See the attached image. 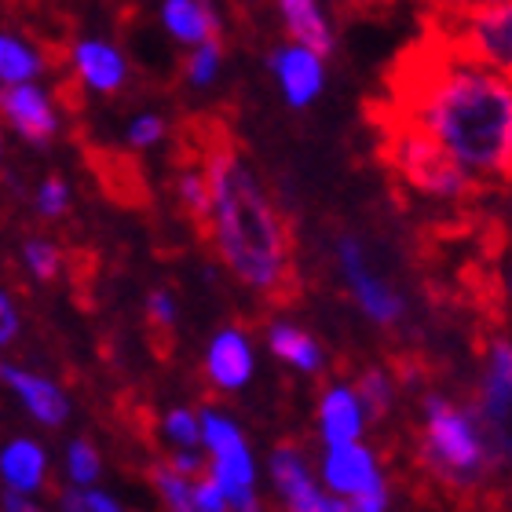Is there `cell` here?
Wrapping results in <instances>:
<instances>
[{
	"instance_id": "cell-1",
	"label": "cell",
	"mask_w": 512,
	"mask_h": 512,
	"mask_svg": "<svg viewBox=\"0 0 512 512\" xmlns=\"http://www.w3.org/2000/svg\"><path fill=\"white\" fill-rule=\"evenodd\" d=\"M388 88V114L414 121L476 180L505 176L512 154L509 77L454 52L432 30L392 66Z\"/></svg>"
},
{
	"instance_id": "cell-2",
	"label": "cell",
	"mask_w": 512,
	"mask_h": 512,
	"mask_svg": "<svg viewBox=\"0 0 512 512\" xmlns=\"http://www.w3.org/2000/svg\"><path fill=\"white\" fill-rule=\"evenodd\" d=\"M191 136L213 187V242L224 264L256 293L289 300L297 293L293 238L264 183L256 180L253 165L224 125H194Z\"/></svg>"
},
{
	"instance_id": "cell-3",
	"label": "cell",
	"mask_w": 512,
	"mask_h": 512,
	"mask_svg": "<svg viewBox=\"0 0 512 512\" xmlns=\"http://www.w3.org/2000/svg\"><path fill=\"white\" fill-rule=\"evenodd\" d=\"M377 132H381L384 161L414 191L428 194V198H443V202H454V198H465V194L476 191V176L461 161L450 158L447 150L439 147L428 132H421L414 121L384 114L377 121Z\"/></svg>"
},
{
	"instance_id": "cell-4",
	"label": "cell",
	"mask_w": 512,
	"mask_h": 512,
	"mask_svg": "<svg viewBox=\"0 0 512 512\" xmlns=\"http://www.w3.org/2000/svg\"><path fill=\"white\" fill-rule=\"evenodd\" d=\"M436 33L476 63L491 66L512 81V0L483 8H436Z\"/></svg>"
},
{
	"instance_id": "cell-5",
	"label": "cell",
	"mask_w": 512,
	"mask_h": 512,
	"mask_svg": "<svg viewBox=\"0 0 512 512\" xmlns=\"http://www.w3.org/2000/svg\"><path fill=\"white\" fill-rule=\"evenodd\" d=\"M202 432L205 443L213 447V476L224 487L227 502L235 505L238 512L253 509V465H249V450L242 443V436H238V428L220 414H205Z\"/></svg>"
},
{
	"instance_id": "cell-6",
	"label": "cell",
	"mask_w": 512,
	"mask_h": 512,
	"mask_svg": "<svg viewBox=\"0 0 512 512\" xmlns=\"http://www.w3.org/2000/svg\"><path fill=\"white\" fill-rule=\"evenodd\" d=\"M428 458L447 472H469L483 461V447L472 432L469 417L450 410L447 403H428Z\"/></svg>"
},
{
	"instance_id": "cell-7",
	"label": "cell",
	"mask_w": 512,
	"mask_h": 512,
	"mask_svg": "<svg viewBox=\"0 0 512 512\" xmlns=\"http://www.w3.org/2000/svg\"><path fill=\"white\" fill-rule=\"evenodd\" d=\"M0 110H4V121L11 125V132L33 147H48L63 118H59V103L48 88H41L37 81H26V85H4V96H0Z\"/></svg>"
},
{
	"instance_id": "cell-8",
	"label": "cell",
	"mask_w": 512,
	"mask_h": 512,
	"mask_svg": "<svg viewBox=\"0 0 512 512\" xmlns=\"http://www.w3.org/2000/svg\"><path fill=\"white\" fill-rule=\"evenodd\" d=\"M322 59L326 55L300 41H289L267 55V66H271V74L282 88V99L293 110L311 107L322 96V85H326V63Z\"/></svg>"
},
{
	"instance_id": "cell-9",
	"label": "cell",
	"mask_w": 512,
	"mask_h": 512,
	"mask_svg": "<svg viewBox=\"0 0 512 512\" xmlns=\"http://www.w3.org/2000/svg\"><path fill=\"white\" fill-rule=\"evenodd\" d=\"M70 70H74L77 85L96 92V96H114L128 81L125 55L110 41H99V37L74 41V48H70Z\"/></svg>"
},
{
	"instance_id": "cell-10",
	"label": "cell",
	"mask_w": 512,
	"mask_h": 512,
	"mask_svg": "<svg viewBox=\"0 0 512 512\" xmlns=\"http://www.w3.org/2000/svg\"><path fill=\"white\" fill-rule=\"evenodd\" d=\"M337 253H341L344 278H348V286H352L355 300L363 304L366 315H370L374 322H395L399 319V315H403V300L395 297L392 289L384 286L381 278L366 267V256H363V249H359V242L344 238Z\"/></svg>"
},
{
	"instance_id": "cell-11",
	"label": "cell",
	"mask_w": 512,
	"mask_h": 512,
	"mask_svg": "<svg viewBox=\"0 0 512 512\" xmlns=\"http://www.w3.org/2000/svg\"><path fill=\"white\" fill-rule=\"evenodd\" d=\"M161 26L183 48L220 37V15H216L213 0H165L161 4Z\"/></svg>"
},
{
	"instance_id": "cell-12",
	"label": "cell",
	"mask_w": 512,
	"mask_h": 512,
	"mask_svg": "<svg viewBox=\"0 0 512 512\" xmlns=\"http://www.w3.org/2000/svg\"><path fill=\"white\" fill-rule=\"evenodd\" d=\"M172 191H176V202L191 224L198 227V235L213 238V187H209V172H205L198 150L191 147V158L176 165V176H172Z\"/></svg>"
},
{
	"instance_id": "cell-13",
	"label": "cell",
	"mask_w": 512,
	"mask_h": 512,
	"mask_svg": "<svg viewBox=\"0 0 512 512\" xmlns=\"http://www.w3.org/2000/svg\"><path fill=\"white\" fill-rule=\"evenodd\" d=\"M326 480H330L333 491L344 494H366L381 487V476H377L374 458L366 454L363 447L352 443H330V458H326Z\"/></svg>"
},
{
	"instance_id": "cell-14",
	"label": "cell",
	"mask_w": 512,
	"mask_h": 512,
	"mask_svg": "<svg viewBox=\"0 0 512 512\" xmlns=\"http://www.w3.org/2000/svg\"><path fill=\"white\" fill-rule=\"evenodd\" d=\"M278 15L293 41L311 44L322 55L333 52V26L322 11V0H278Z\"/></svg>"
},
{
	"instance_id": "cell-15",
	"label": "cell",
	"mask_w": 512,
	"mask_h": 512,
	"mask_svg": "<svg viewBox=\"0 0 512 512\" xmlns=\"http://www.w3.org/2000/svg\"><path fill=\"white\" fill-rule=\"evenodd\" d=\"M253 374V352H249V341L238 330L220 333L209 348V377H213L220 388H242Z\"/></svg>"
},
{
	"instance_id": "cell-16",
	"label": "cell",
	"mask_w": 512,
	"mask_h": 512,
	"mask_svg": "<svg viewBox=\"0 0 512 512\" xmlns=\"http://www.w3.org/2000/svg\"><path fill=\"white\" fill-rule=\"evenodd\" d=\"M4 381L26 399V406L33 410L37 421H44V425H63L66 421V399L52 381L30 377V374H22V370H11V366H4Z\"/></svg>"
},
{
	"instance_id": "cell-17",
	"label": "cell",
	"mask_w": 512,
	"mask_h": 512,
	"mask_svg": "<svg viewBox=\"0 0 512 512\" xmlns=\"http://www.w3.org/2000/svg\"><path fill=\"white\" fill-rule=\"evenodd\" d=\"M48 66H44V55L33 48L30 41H22L19 33H0V81L4 85H26V81H37Z\"/></svg>"
},
{
	"instance_id": "cell-18",
	"label": "cell",
	"mask_w": 512,
	"mask_h": 512,
	"mask_svg": "<svg viewBox=\"0 0 512 512\" xmlns=\"http://www.w3.org/2000/svg\"><path fill=\"white\" fill-rule=\"evenodd\" d=\"M322 428H326L330 443H352L359 436L363 417H359V403H355L352 392L337 388V392L326 395V403H322Z\"/></svg>"
},
{
	"instance_id": "cell-19",
	"label": "cell",
	"mask_w": 512,
	"mask_h": 512,
	"mask_svg": "<svg viewBox=\"0 0 512 512\" xmlns=\"http://www.w3.org/2000/svg\"><path fill=\"white\" fill-rule=\"evenodd\" d=\"M512 406V344H494L491 374L483 388V410L491 417H505Z\"/></svg>"
},
{
	"instance_id": "cell-20",
	"label": "cell",
	"mask_w": 512,
	"mask_h": 512,
	"mask_svg": "<svg viewBox=\"0 0 512 512\" xmlns=\"http://www.w3.org/2000/svg\"><path fill=\"white\" fill-rule=\"evenodd\" d=\"M0 469H4L8 487H15V491H33L44 476L41 447H33V443H26V439L11 443V447L4 450V465H0Z\"/></svg>"
},
{
	"instance_id": "cell-21",
	"label": "cell",
	"mask_w": 512,
	"mask_h": 512,
	"mask_svg": "<svg viewBox=\"0 0 512 512\" xmlns=\"http://www.w3.org/2000/svg\"><path fill=\"white\" fill-rule=\"evenodd\" d=\"M271 352L278 359H286V363L300 366V370H319V348L311 341L308 333L297 330V326H286V322H278L271 326Z\"/></svg>"
},
{
	"instance_id": "cell-22",
	"label": "cell",
	"mask_w": 512,
	"mask_h": 512,
	"mask_svg": "<svg viewBox=\"0 0 512 512\" xmlns=\"http://www.w3.org/2000/svg\"><path fill=\"white\" fill-rule=\"evenodd\" d=\"M271 472H275V483L282 487L286 502L293 505L297 498H304L308 491H315L308 480V469H304V458H300L293 447H278L275 458H271Z\"/></svg>"
},
{
	"instance_id": "cell-23",
	"label": "cell",
	"mask_w": 512,
	"mask_h": 512,
	"mask_svg": "<svg viewBox=\"0 0 512 512\" xmlns=\"http://www.w3.org/2000/svg\"><path fill=\"white\" fill-rule=\"evenodd\" d=\"M220 66H224V44L220 37L205 44H194L187 52V63H183V77L191 88H209L220 77Z\"/></svg>"
},
{
	"instance_id": "cell-24",
	"label": "cell",
	"mask_w": 512,
	"mask_h": 512,
	"mask_svg": "<svg viewBox=\"0 0 512 512\" xmlns=\"http://www.w3.org/2000/svg\"><path fill=\"white\" fill-rule=\"evenodd\" d=\"M154 483H158L161 498H165V505H169L172 512H205L202 502H198V494H194V487H187L180 469H158L154 472Z\"/></svg>"
},
{
	"instance_id": "cell-25",
	"label": "cell",
	"mask_w": 512,
	"mask_h": 512,
	"mask_svg": "<svg viewBox=\"0 0 512 512\" xmlns=\"http://www.w3.org/2000/svg\"><path fill=\"white\" fill-rule=\"evenodd\" d=\"M22 260H26V267H30L33 275L41 278V282H48V278L59 275V264H63V253L48 242V238H30L26 246H22Z\"/></svg>"
},
{
	"instance_id": "cell-26",
	"label": "cell",
	"mask_w": 512,
	"mask_h": 512,
	"mask_svg": "<svg viewBox=\"0 0 512 512\" xmlns=\"http://www.w3.org/2000/svg\"><path fill=\"white\" fill-rule=\"evenodd\" d=\"M165 132H169V128H165V118H161V114H139V118L128 121L125 143L132 150H150L165 139Z\"/></svg>"
},
{
	"instance_id": "cell-27",
	"label": "cell",
	"mask_w": 512,
	"mask_h": 512,
	"mask_svg": "<svg viewBox=\"0 0 512 512\" xmlns=\"http://www.w3.org/2000/svg\"><path fill=\"white\" fill-rule=\"evenodd\" d=\"M33 205H37V213L41 216L59 220V216L70 209V187H66L59 176H48V180L37 187V194H33Z\"/></svg>"
},
{
	"instance_id": "cell-28",
	"label": "cell",
	"mask_w": 512,
	"mask_h": 512,
	"mask_svg": "<svg viewBox=\"0 0 512 512\" xmlns=\"http://www.w3.org/2000/svg\"><path fill=\"white\" fill-rule=\"evenodd\" d=\"M70 476H74L77 483H92L99 476V454L88 447L85 439L70 447Z\"/></svg>"
},
{
	"instance_id": "cell-29",
	"label": "cell",
	"mask_w": 512,
	"mask_h": 512,
	"mask_svg": "<svg viewBox=\"0 0 512 512\" xmlns=\"http://www.w3.org/2000/svg\"><path fill=\"white\" fill-rule=\"evenodd\" d=\"M359 395H363V403H370V410H374V414L381 417V414H384V406H388V395H392V388H388L384 374L370 370V374L359 377Z\"/></svg>"
},
{
	"instance_id": "cell-30",
	"label": "cell",
	"mask_w": 512,
	"mask_h": 512,
	"mask_svg": "<svg viewBox=\"0 0 512 512\" xmlns=\"http://www.w3.org/2000/svg\"><path fill=\"white\" fill-rule=\"evenodd\" d=\"M147 319H150V326H158V330H165V333L172 330L176 308H172V297L165 293V289H158V293H150L147 297Z\"/></svg>"
},
{
	"instance_id": "cell-31",
	"label": "cell",
	"mask_w": 512,
	"mask_h": 512,
	"mask_svg": "<svg viewBox=\"0 0 512 512\" xmlns=\"http://www.w3.org/2000/svg\"><path fill=\"white\" fill-rule=\"evenodd\" d=\"M165 425H169V436L176 439V443H187V447L205 436V432H198V425H194V417L187 414V410H172Z\"/></svg>"
},
{
	"instance_id": "cell-32",
	"label": "cell",
	"mask_w": 512,
	"mask_h": 512,
	"mask_svg": "<svg viewBox=\"0 0 512 512\" xmlns=\"http://www.w3.org/2000/svg\"><path fill=\"white\" fill-rule=\"evenodd\" d=\"M66 512H121L107 494H66Z\"/></svg>"
},
{
	"instance_id": "cell-33",
	"label": "cell",
	"mask_w": 512,
	"mask_h": 512,
	"mask_svg": "<svg viewBox=\"0 0 512 512\" xmlns=\"http://www.w3.org/2000/svg\"><path fill=\"white\" fill-rule=\"evenodd\" d=\"M15 330H19V315L11 308V297L4 293V297H0V341L8 344L11 337H15Z\"/></svg>"
},
{
	"instance_id": "cell-34",
	"label": "cell",
	"mask_w": 512,
	"mask_h": 512,
	"mask_svg": "<svg viewBox=\"0 0 512 512\" xmlns=\"http://www.w3.org/2000/svg\"><path fill=\"white\" fill-rule=\"evenodd\" d=\"M384 505H388V494H384V487H377V491H366V494H355V498H352L355 512H384Z\"/></svg>"
},
{
	"instance_id": "cell-35",
	"label": "cell",
	"mask_w": 512,
	"mask_h": 512,
	"mask_svg": "<svg viewBox=\"0 0 512 512\" xmlns=\"http://www.w3.org/2000/svg\"><path fill=\"white\" fill-rule=\"evenodd\" d=\"M483 4H502V0H432V8H483Z\"/></svg>"
},
{
	"instance_id": "cell-36",
	"label": "cell",
	"mask_w": 512,
	"mask_h": 512,
	"mask_svg": "<svg viewBox=\"0 0 512 512\" xmlns=\"http://www.w3.org/2000/svg\"><path fill=\"white\" fill-rule=\"evenodd\" d=\"M4 512H41V509H33L26 498H19V494H8V502H4Z\"/></svg>"
},
{
	"instance_id": "cell-37",
	"label": "cell",
	"mask_w": 512,
	"mask_h": 512,
	"mask_svg": "<svg viewBox=\"0 0 512 512\" xmlns=\"http://www.w3.org/2000/svg\"><path fill=\"white\" fill-rule=\"evenodd\" d=\"M505 180H512V154H509V169H505Z\"/></svg>"
},
{
	"instance_id": "cell-38",
	"label": "cell",
	"mask_w": 512,
	"mask_h": 512,
	"mask_svg": "<svg viewBox=\"0 0 512 512\" xmlns=\"http://www.w3.org/2000/svg\"><path fill=\"white\" fill-rule=\"evenodd\" d=\"M337 512H355V509H352V505H341V509H337Z\"/></svg>"
}]
</instances>
